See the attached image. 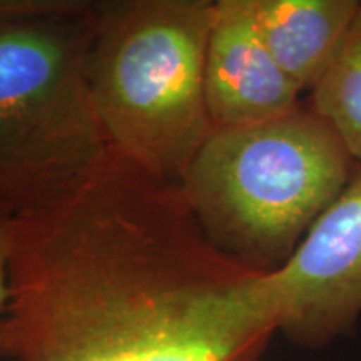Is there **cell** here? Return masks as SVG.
<instances>
[{"label": "cell", "mask_w": 361, "mask_h": 361, "mask_svg": "<svg viewBox=\"0 0 361 361\" xmlns=\"http://www.w3.org/2000/svg\"><path fill=\"white\" fill-rule=\"evenodd\" d=\"M204 87L214 128L263 123L300 106L301 90L259 37L251 0H214Z\"/></svg>", "instance_id": "obj_6"}, {"label": "cell", "mask_w": 361, "mask_h": 361, "mask_svg": "<svg viewBox=\"0 0 361 361\" xmlns=\"http://www.w3.org/2000/svg\"><path fill=\"white\" fill-rule=\"evenodd\" d=\"M12 221L0 213V358H7L8 318V261H11Z\"/></svg>", "instance_id": "obj_9"}, {"label": "cell", "mask_w": 361, "mask_h": 361, "mask_svg": "<svg viewBox=\"0 0 361 361\" xmlns=\"http://www.w3.org/2000/svg\"><path fill=\"white\" fill-rule=\"evenodd\" d=\"M356 161L311 106L263 123L214 128L180 179L213 245L273 273L353 178Z\"/></svg>", "instance_id": "obj_3"}, {"label": "cell", "mask_w": 361, "mask_h": 361, "mask_svg": "<svg viewBox=\"0 0 361 361\" xmlns=\"http://www.w3.org/2000/svg\"><path fill=\"white\" fill-rule=\"evenodd\" d=\"M268 274L206 238L179 183L109 147L71 196L12 221L7 358L263 361Z\"/></svg>", "instance_id": "obj_1"}, {"label": "cell", "mask_w": 361, "mask_h": 361, "mask_svg": "<svg viewBox=\"0 0 361 361\" xmlns=\"http://www.w3.org/2000/svg\"><path fill=\"white\" fill-rule=\"evenodd\" d=\"M97 2L0 0V213H39L82 186L111 144L89 82Z\"/></svg>", "instance_id": "obj_2"}, {"label": "cell", "mask_w": 361, "mask_h": 361, "mask_svg": "<svg viewBox=\"0 0 361 361\" xmlns=\"http://www.w3.org/2000/svg\"><path fill=\"white\" fill-rule=\"evenodd\" d=\"M310 106L361 166V2L331 64L311 90Z\"/></svg>", "instance_id": "obj_8"}, {"label": "cell", "mask_w": 361, "mask_h": 361, "mask_svg": "<svg viewBox=\"0 0 361 361\" xmlns=\"http://www.w3.org/2000/svg\"><path fill=\"white\" fill-rule=\"evenodd\" d=\"M268 276L278 333L291 345L323 350L355 335L361 318V166L291 258Z\"/></svg>", "instance_id": "obj_5"}, {"label": "cell", "mask_w": 361, "mask_h": 361, "mask_svg": "<svg viewBox=\"0 0 361 361\" xmlns=\"http://www.w3.org/2000/svg\"><path fill=\"white\" fill-rule=\"evenodd\" d=\"M361 0H251L263 44L298 89L313 90L331 64Z\"/></svg>", "instance_id": "obj_7"}, {"label": "cell", "mask_w": 361, "mask_h": 361, "mask_svg": "<svg viewBox=\"0 0 361 361\" xmlns=\"http://www.w3.org/2000/svg\"><path fill=\"white\" fill-rule=\"evenodd\" d=\"M213 12V0L96 6L89 82L107 141L174 183L214 130L204 87Z\"/></svg>", "instance_id": "obj_4"}]
</instances>
